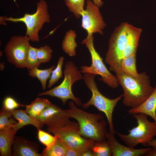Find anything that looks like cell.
Segmentation results:
<instances>
[{
  "mask_svg": "<svg viewBox=\"0 0 156 156\" xmlns=\"http://www.w3.org/2000/svg\"><path fill=\"white\" fill-rule=\"evenodd\" d=\"M4 66L3 63L0 64V70H3L4 69Z\"/></svg>",
  "mask_w": 156,
  "mask_h": 156,
  "instance_id": "cell-36",
  "label": "cell"
},
{
  "mask_svg": "<svg viewBox=\"0 0 156 156\" xmlns=\"http://www.w3.org/2000/svg\"><path fill=\"white\" fill-rule=\"evenodd\" d=\"M27 36H13L6 44L4 51L8 61L16 67L25 68L26 61L30 46Z\"/></svg>",
  "mask_w": 156,
  "mask_h": 156,
  "instance_id": "cell-10",
  "label": "cell"
},
{
  "mask_svg": "<svg viewBox=\"0 0 156 156\" xmlns=\"http://www.w3.org/2000/svg\"><path fill=\"white\" fill-rule=\"evenodd\" d=\"M38 136L40 142L45 146L46 147H49L53 144L57 138L56 136H52L41 129H38Z\"/></svg>",
  "mask_w": 156,
  "mask_h": 156,
  "instance_id": "cell-30",
  "label": "cell"
},
{
  "mask_svg": "<svg viewBox=\"0 0 156 156\" xmlns=\"http://www.w3.org/2000/svg\"><path fill=\"white\" fill-rule=\"evenodd\" d=\"M148 146H151L156 150V139H153L148 144Z\"/></svg>",
  "mask_w": 156,
  "mask_h": 156,
  "instance_id": "cell-34",
  "label": "cell"
},
{
  "mask_svg": "<svg viewBox=\"0 0 156 156\" xmlns=\"http://www.w3.org/2000/svg\"><path fill=\"white\" fill-rule=\"evenodd\" d=\"M64 66V78L61 84L51 90L39 93L38 96L48 95L56 97L62 100L64 105L68 100L71 99L77 105L81 106V101L73 94L72 86L76 81L83 79V76L73 62H67Z\"/></svg>",
  "mask_w": 156,
  "mask_h": 156,
  "instance_id": "cell-5",
  "label": "cell"
},
{
  "mask_svg": "<svg viewBox=\"0 0 156 156\" xmlns=\"http://www.w3.org/2000/svg\"><path fill=\"white\" fill-rule=\"evenodd\" d=\"M71 118L75 119L79 124V133L83 137L101 142L106 140L107 123L100 113H88L78 108L74 102H68Z\"/></svg>",
  "mask_w": 156,
  "mask_h": 156,
  "instance_id": "cell-2",
  "label": "cell"
},
{
  "mask_svg": "<svg viewBox=\"0 0 156 156\" xmlns=\"http://www.w3.org/2000/svg\"><path fill=\"white\" fill-rule=\"evenodd\" d=\"M81 156H94V155L90 148L83 152Z\"/></svg>",
  "mask_w": 156,
  "mask_h": 156,
  "instance_id": "cell-33",
  "label": "cell"
},
{
  "mask_svg": "<svg viewBox=\"0 0 156 156\" xmlns=\"http://www.w3.org/2000/svg\"><path fill=\"white\" fill-rule=\"evenodd\" d=\"M119 84L123 90L122 103L135 108L142 104L150 96L154 88L151 85L149 77L145 72L136 77L122 73L116 74Z\"/></svg>",
  "mask_w": 156,
  "mask_h": 156,
  "instance_id": "cell-1",
  "label": "cell"
},
{
  "mask_svg": "<svg viewBox=\"0 0 156 156\" xmlns=\"http://www.w3.org/2000/svg\"><path fill=\"white\" fill-rule=\"evenodd\" d=\"M145 156H156V150L153 148L148 151L144 155Z\"/></svg>",
  "mask_w": 156,
  "mask_h": 156,
  "instance_id": "cell-32",
  "label": "cell"
},
{
  "mask_svg": "<svg viewBox=\"0 0 156 156\" xmlns=\"http://www.w3.org/2000/svg\"><path fill=\"white\" fill-rule=\"evenodd\" d=\"M47 131L62 139L72 149L90 148L95 141L82 137L79 133V123L74 121H70L61 128L47 127Z\"/></svg>",
  "mask_w": 156,
  "mask_h": 156,
  "instance_id": "cell-9",
  "label": "cell"
},
{
  "mask_svg": "<svg viewBox=\"0 0 156 156\" xmlns=\"http://www.w3.org/2000/svg\"><path fill=\"white\" fill-rule=\"evenodd\" d=\"M136 53L123 58L121 62V73L134 77L138 76L136 66Z\"/></svg>",
  "mask_w": 156,
  "mask_h": 156,
  "instance_id": "cell-22",
  "label": "cell"
},
{
  "mask_svg": "<svg viewBox=\"0 0 156 156\" xmlns=\"http://www.w3.org/2000/svg\"><path fill=\"white\" fill-rule=\"evenodd\" d=\"M90 149L94 156H111L112 151L107 140L101 142L94 141Z\"/></svg>",
  "mask_w": 156,
  "mask_h": 156,
  "instance_id": "cell-24",
  "label": "cell"
},
{
  "mask_svg": "<svg viewBox=\"0 0 156 156\" xmlns=\"http://www.w3.org/2000/svg\"><path fill=\"white\" fill-rule=\"evenodd\" d=\"M36 11L34 14L25 13L22 17L17 18L11 17L7 18L6 21L14 22H22L26 27V35L32 42H38L39 40L38 33L44 24L50 22L48 5L45 0H40L37 3Z\"/></svg>",
  "mask_w": 156,
  "mask_h": 156,
  "instance_id": "cell-8",
  "label": "cell"
},
{
  "mask_svg": "<svg viewBox=\"0 0 156 156\" xmlns=\"http://www.w3.org/2000/svg\"><path fill=\"white\" fill-rule=\"evenodd\" d=\"M142 32V29L141 28L135 27L128 23L127 42L123 58L136 53Z\"/></svg>",
  "mask_w": 156,
  "mask_h": 156,
  "instance_id": "cell-16",
  "label": "cell"
},
{
  "mask_svg": "<svg viewBox=\"0 0 156 156\" xmlns=\"http://www.w3.org/2000/svg\"><path fill=\"white\" fill-rule=\"evenodd\" d=\"M52 51L50 47L47 45L36 48V55L40 63H45L49 62L51 58Z\"/></svg>",
  "mask_w": 156,
  "mask_h": 156,
  "instance_id": "cell-29",
  "label": "cell"
},
{
  "mask_svg": "<svg viewBox=\"0 0 156 156\" xmlns=\"http://www.w3.org/2000/svg\"><path fill=\"white\" fill-rule=\"evenodd\" d=\"M71 118L68 109H62L52 103L35 118L50 128H60L66 125Z\"/></svg>",
  "mask_w": 156,
  "mask_h": 156,
  "instance_id": "cell-12",
  "label": "cell"
},
{
  "mask_svg": "<svg viewBox=\"0 0 156 156\" xmlns=\"http://www.w3.org/2000/svg\"><path fill=\"white\" fill-rule=\"evenodd\" d=\"M51 103L47 99L38 97L29 105L25 106V111L30 116L35 118Z\"/></svg>",
  "mask_w": 156,
  "mask_h": 156,
  "instance_id": "cell-20",
  "label": "cell"
},
{
  "mask_svg": "<svg viewBox=\"0 0 156 156\" xmlns=\"http://www.w3.org/2000/svg\"><path fill=\"white\" fill-rule=\"evenodd\" d=\"M86 9L81 13V27L86 30L88 35L98 33L103 35V30L106 26L99 8L90 0H87Z\"/></svg>",
  "mask_w": 156,
  "mask_h": 156,
  "instance_id": "cell-11",
  "label": "cell"
},
{
  "mask_svg": "<svg viewBox=\"0 0 156 156\" xmlns=\"http://www.w3.org/2000/svg\"><path fill=\"white\" fill-rule=\"evenodd\" d=\"M129 114L142 113L151 117L156 123V84L152 93L141 105L138 107L131 108Z\"/></svg>",
  "mask_w": 156,
  "mask_h": 156,
  "instance_id": "cell-15",
  "label": "cell"
},
{
  "mask_svg": "<svg viewBox=\"0 0 156 156\" xmlns=\"http://www.w3.org/2000/svg\"><path fill=\"white\" fill-rule=\"evenodd\" d=\"M128 24L126 22L122 23L115 29L109 40L105 62L115 74L121 73V62L127 42Z\"/></svg>",
  "mask_w": 156,
  "mask_h": 156,
  "instance_id": "cell-6",
  "label": "cell"
},
{
  "mask_svg": "<svg viewBox=\"0 0 156 156\" xmlns=\"http://www.w3.org/2000/svg\"><path fill=\"white\" fill-rule=\"evenodd\" d=\"M64 60L63 56L60 57L56 67L53 70L51 73L48 86V88H50L60 78H62V67Z\"/></svg>",
  "mask_w": 156,
  "mask_h": 156,
  "instance_id": "cell-28",
  "label": "cell"
},
{
  "mask_svg": "<svg viewBox=\"0 0 156 156\" xmlns=\"http://www.w3.org/2000/svg\"><path fill=\"white\" fill-rule=\"evenodd\" d=\"M57 137L53 144L44 149L41 153L42 156H65L70 148L63 140Z\"/></svg>",
  "mask_w": 156,
  "mask_h": 156,
  "instance_id": "cell-19",
  "label": "cell"
},
{
  "mask_svg": "<svg viewBox=\"0 0 156 156\" xmlns=\"http://www.w3.org/2000/svg\"><path fill=\"white\" fill-rule=\"evenodd\" d=\"M16 132L12 127L0 131V156H12V147Z\"/></svg>",
  "mask_w": 156,
  "mask_h": 156,
  "instance_id": "cell-18",
  "label": "cell"
},
{
  "mask_svg": "<svg viewBox=\"0 0 156 156\" xmlns=\"http://www.w3.org/2000/svg\"><path fill=\"white\" fill-rule=\"evenodd\" d=\"M39 145L23 137L14 136L12 151L13 156H42Z\"/></svg>",
  "mask_w": 156,
  "mask_h": 156,
  "instance_id": "cell-14",
  "label": "cell"
},
{
  "mask_svg": "<svg viewBox=\"0 0 156 156\" xmlns=\"http://www.w3.org/2000/svg\"><path fill=\"white\" fill-rule=\"evenodd\" d=\"M23 105L18 103L14 99L8 96L4 99L3 107L6 109L10 111L15 110L19 107H24Z\"/></svg>",
  "mask_w": 156,
  "mask_h": 156,
  "instance_id": "cell-31",
  "label": "cell"
},
{
  "mask_svg": "<svg viewBox=\"0 0 156 156\" xmlns=\"http://www.w3.org/2000/svg\"><path fill=\"white\" fill-rule=\"evenodd\" d=\"M85 0H64L66 5L69 10L77 18L81 16V13L84 10Z\"/></svg>",
  "mask_w": 156,
  "mask_h": 156,
  "instance_id": "cell-26",
  "label": "cell"
},
{
  "mask_svg": "<svg viewBox=\"0 0 156 156\" xmlns=\"http://www.w3.org/2000/svg\"><path fill=\"white\" fill-rule=\"evenodd\" d=\"M94 3L98 7H101L103 4V2L101 0H92Z\"/></svg>",
  "mask_w": 156,
  "mask_h": 156,
  "instance_id": "cell-35",
  "label": "cell"
},
{
  "mask_svg": "<svg viewBox=\"0 0 156 156\" xmlns=\"http://www.w3.org/2000/svg\"><path fill=\"white\" fill-rule=\"evenodd\" d=\"M106 140L110 145L112 156H141L152 148L135 149L124 146L119 143L116 139L114 134L107 131L105 134Z\"/></svg>",
  "mask_w": 156,
  "mask_h": 156,
  "instance_id": "cell-13",
  "label": "cell"
},
{
  "mask_svg": "<svg viewBox=\"0 0 156 156\" xmlns=\"http://www.w3.org/2000/svg\"><path fill=\"white\" fill-rule=\"evenodd\" d=\"M96 75L91 73H84L83 79L87 87L92 92V96L87 103L82 104L81 106L83 109L88 108L91 106L95 107L99 111L105 114L109 126V131L114 134L116 133L114 128L112 116L115 107L118 102L123 97L121 94L116 98L110 99L103 95L99 91L94 78Z\"/></svg>",
  "mask_w": 156,
  "mask_h": 156,
  "instance_id": "cell-3",
  "label": "cell"
},
{
  "mask_svg": "<svg viewBox=\"0 0 156 156\" xmlns=\"http://www.w3.org/2000/svg\"><path fill=\"white\" fill-rule=\"evenodd\" d=\"M132 116L136 120L137 125L130 130L127 135L116 132V135L127 146L134 148L139 144L148 146V143L156 136V123L151 122L148 116L142 113L134 114Z\"/></svg>",
  "mask_w": 156,
  "mask_h": 156,
  "instance_id": "cell-4",
  "label": "cell"
},
{
  "mask_svg": "<svg viewBox=\"0 0 156 156\" xmlns=\"http://www.w3.org/2000/svg\"><path fill=\"white\" fill-rule=\"evenodd\" d=\"M36 49L31 45L29 47L25 63V68L28 70L38 68L41 64L37 57Z\"/></svg>",
  "mask_w": 156,
  "mask_h": 156,
  "instance_id": "cell-27",
  "label": "cell"
},
{
  "mask_svg": "<svg viewBox=\"0 0 156 156\" xmlns=\"http://www.w3.org/2000/svg\"><path fill=\"white\" fill-rule=\"evenodd\" d=\"M55 66H52L50 68L44 70H40L36 68L28 70L29 75L33 77H36L40 81L43 90H45L46 88V83L47 80L51 77V74Z\"/></svg>",
  "mask_w": 156,
  "mask_h": 156,
  "instance_id": "cell-23",
  "label": "cell"
},
{
  "mask_svg": "<svg viewBox=\"0 0 156 156\" xmlns=\"http://www.w3.org/2000/svg\"><path fill=\"white\" fill-rule=\"evenodd\" d=\"M12 116L10 112L2 107L0 114V131L13 127L17 122Z\"/></svg>",
  "mask_w": 156,
  "mask_h": 156,
  "instance_id": "cell-25",
  "label": "cell"
},
{
  "mask_svg": "<svg viewBox=\"0 0 156 156\" xmlns=\"http://www.w3.org/2000/svg\"><path fill=\"white\" fill-rule=\"evenodd\" d=\"M94 38L93 34L88 35L86 38L83 40L82 44H85L91 55L92 63L90 66L81 67V72L83 73H91L99 75L101 77V81L112 88L118 86V82L116 76L112 74L104 63L102 57L96 50L94 44Z\"/></svg>",
  "mask_w": 156,
  "mask_h": 156,
  "instance_id": "cell-7",
  "label": "cell"
},
{
  "mask_svg": "<svg viewBox=\"0 0 156 156\" xmlns=\"http://www.w3.org/2000/svg\"><path fill=\"white\" fill-rule=\"evenodd\" d=\"M12 116L18 122L15 124L13 128L16 132L20 129L26 125H33L37 129H41L44 125L37 119L30 116L25 110L15 109L10 111Z\"/></svg>",
  "mask_w": 156,
  "mask_h": 156,
  "instance_id": "cell-17",
  "label": "cell"
},
{
  "mask_svg": "<svg viewBox=\"0 0 156 156\" xmlns=\"http://www.w3.org/2000/svg\"><path fill=\"white\" fill-rule=\"evenodd\" d=\"M76 36L75 31L70 30L66 32L62 42L63 51L70 56L76 55L75 49L77 47L75 40Z\"/></svg>",
  "mask_w": 156,
  "mask_h": 156,
  "instance_id": "cell-21",
  "label": "cell"
}]
</instances>
